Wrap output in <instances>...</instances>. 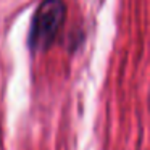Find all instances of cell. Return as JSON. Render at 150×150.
I'll use <instances>...</instances> for the list:
<instances>
[{
	"label": "cell",
	"mask_w": 150,
	"mask_h": 150,
	"mask_svg": "<svg viewBox=\"0 0 150 150\" xmlns=\"http://www.w3.org/2000/svg\"><path fill=\"white\" fill-rule=\"evenodd\" d=\"M66 18V5L63 0H42L31 20L28 45L31 52H44L53 44Z\"/></svg>",
	"instance_id": "1"
}]
</instances>
